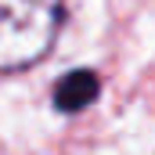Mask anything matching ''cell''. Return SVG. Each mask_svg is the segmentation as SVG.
<instances>
[{"label": "cell", "instance_id": "obj_1", "mask_svg": "<svg viewBox=\"0 0 155 155\" xmlns=\"http://www.w3.org/2000/svg\"><path fill=\"white\" fill-rule=\"evenodd\" d=\"M65 25V0H0V76L40 65Z\"/></svg>", "mask_w": 155, "mask_h": 155}, {"label": "cell", "instance_id": "obj_2", "mask_svg": "<svg viewBox=\"0 0 155 155\" xmlns=\"http://www.w3.org/2000/svg\"><path fill=\"white\" fill-rule=\"evenodd\" d=\"M51 97H54V108L58 112L76 116V112L90 108L101 97V76L94 69H72V72H65V76L54 83Z\"/></svg>", "mask_w": 155, "mask_h": 155}]
</instances>
